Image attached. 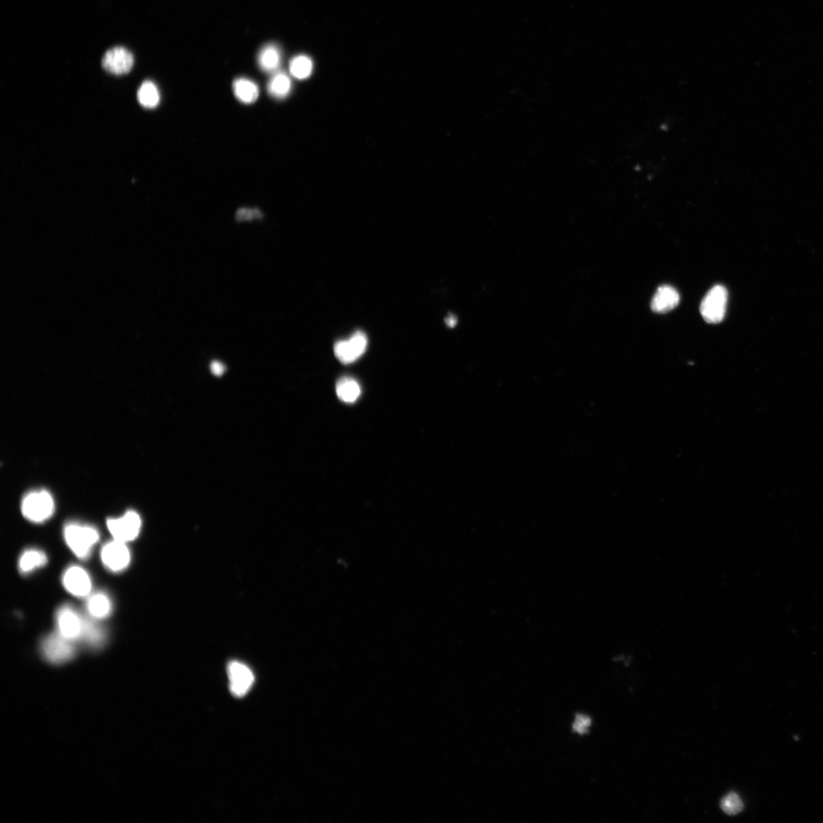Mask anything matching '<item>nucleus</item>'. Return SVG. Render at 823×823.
<instances>
[{"label": "nucleus", "instance_id": "nucleus-9", "mask_svg": "<svg viewBox=\"0 0 823 823\" xmlns=\"http://www.w3.org/2000/svg\"><path fill=\"white\" fill-rule=\"evenodd\" d=\"M58 632L63 637L76 641L81 638L83 628V617L73 607L63 606L57 614Z\"/></svg>", "mask_w": 823, "mask_h": 823}, {"label": "nucleus", "instance_id": "nucleus-19", "mask_svg": "<svg viewBox=\"0 0 823 823\" xmlns=\"http://www.w3.org/2000/svg\"><path fill=\"white\" fill-rule=\"evenodd\" d=\"M291 90V79L283 72L275 73L268 84V91L270 96L278 99L286 98Z\"/></svg>", "mask_w": 823, "mask_h": 823}, {"label": "nucleus", "instance_id": "nucleus-25", "mask_svg": "<svg viewBox=\"0 0 823 823\" xmlns=\"http://www.w3.org/2000/svg\"><path fill=\"white\" fill-rule=\"evenodd\" d=\"M210 369L214 376L220 377L225 372L226 367L222 362L214 361L211 364Z\"/></svg>", "mask_w": 823, "mask_h": 823}, {"label": "nucleus", "instance_id": "nucleus-3", "mask_svg": "<svg viewBox=\"0 0 823 823\" xmlns=\"http://www.w3.org/2000/svg\"><path fill=\"white\" fill-rule=\"evenodd\" d=\"M727 300L726 287L717 285L710 289L700 304V311L705 321L709 323L722 322L726 314Z\"/></svg>", "mask_w": 823, "mask_h": 823}, {"label": "nucleus", "instance_id": "nucleus-2", "mask_svg": "<svg viewBox=\"0 0 823 823\" xmlns=\"http://www.w3.org/2000/svg\"><path fill=\"white\" fill-rule=\"evenodd\" d=\"M21 508L23 516L27 519L41 523L51 517L54 511V502L49 492L35 491L25 495Z\"/></svg>", "mask_w": 823, "mask_h": 823}, {"label": "nucleus", "instance_id": "nucleus-23", "mask_svg": "<svg viewBox=\"0 0 823 823\" xmlns=\"http://www.w3.org/2000/svg\"><path fill=\"white\" fill-rule=\"evenodd\" d=\"M591 724L592 719L590 717L585 714H578L576 717L573 729L575 733L579 735H584L588 732V728L590 727Z\"/></svg>", "mask_w": 823, "mask_h": 823}, {"label": "nucleus", "instance_id": "nucleus-21", "mask_svg": "<svg viewBox=\"0 0 823 823\" xmlns=\"http://www.w3.org/2000/svg\"><path fill=\"white\" fill-rule=\"evenodd\" d=\"M313 62L307 56H297L290 63V72L299 80H304L311 76Z\"/></svg>", "mask_w": 823, "mask_h": 823}, {"label": "nucleus", "instance_id": "nucleus-5", "mask_svg": "<svg viewBox=\"0 0 823 823\" xmlns=\"http://www.w3.org/2000/svg\"><path fill=\"white\" fill-rule=\"evenodd\" d=\"M42 648L45 658L56 664L68 662L75 654L73 641L63 637L58 631L45 638Z\"/></svg>", "mask_w": 823, "mask_h": 823}, {"label": "nucleus", "instance_id": "nucleus-24", "mask_svg": "<svg viewBox=\"0 0 823 823\" xmlns=\"http://www.w3.org/2000/svg\"><path fill=\"white\" fill-rule=\"evenodd\" d=\"M261 217H263V214L258 209H241L237 213V219L238 221H251L254 218H261Z\"/></svg>", "mask_w": 823, "mask_h": 823}, {"label": "nucleus", "instance_id": "nucleus-12", "mask_svg": "<svg viewBox=\"0 0 823 823\" xmlns=\"http://www.w3.org/2000/svg\"><path fill=\"white\" fill-rule=\"evenodd\" d=\"M680 296L674 287L663 285L658 288L651 303L652 311L665 314L675 309L679 304Z\"/></svg>", "mask_w": 823, "mask_h": 823}, {"label": "nucleus", "instance_id": "nucleus-16", "mask_svg": "<svg viewBox=\"0 0 823 823\" xmlns=\"http://www.w3.org/2000/svg\"><path fill=\"white\" fill-rule=\"evenodd\" d=\"M90 647L100 648L104 644L106 634L97 623L83 617V628L81 638Z\"/></svg>", "mask_w": 823, "mask_h": 823}, {"label": "nucleus", "instance_id": "nucleus-22", "mask_svg": "<svg viewBox=\"0 0 823 823\" xmlns=\"http://www.w3.org/2000/svg\"><path fill=\"white\" fill-rule=\"evenodd\" d=\"M722 808L727 815H737L743 810V803L736 793H729L722 800Z\"/></svg>", "mask_w": 823, "mask_h": 823}, {"label": "nucleus", "instance_id": "nucleus-26", "mask_svg": "<svg viewBox=\"0 0 823 823\" xmlns=\"http://www.w3.org/2000/svg\"><path fill=\"white\" fill-rule=\"evenodd\" d=\"M446 323L448 326L453 327L456 324V320L454 316H448L446 319Z\"/></svg>", "mask_w": 823, "mask_h": 823}, {"label": "nucleus", "instance_id": "nucleus-6", "mask_svg": "<svg viewBox=\"0 0 823 823\" xmlns=\"http://www.w3.org/2000/svg\"><path fill=\"white\" fill-rule=\"evenodd\" d=\"M368 342L366 333L362 331L355 332L349 339L341 340L335 344V357L345 364L357 361L366 352Z\"/></svg>", "mask_w": 823, "mask_h": 823}, {"label": "nucleus", "instance_id": "nucleus-18", "mask_svg": "<svg viewBox=\"0 0 823 823\" xmlns=\"http://www.w3.org/2000/svg\"><path fill=\"white\" fill-rule=\"evenodd\" d=\"M47 563H48V558L44 552L30 549L25 550L22 555L18 567H20L23 574H27L37 568L44 567Z\"/></svg>", "mask_w": 823, "mask_h": 823}, {"label": "nucleus", "instance_id": "nucleus-13", "mask_svg": "<svg viewBox=\"0 0 823 823\" xmlns=\"http://www.w3.org/2000/svg\"><path fill=\"white\" fill-rule=\"evenodd\" d=\"M233 92L237 99L245 104H252L259 98V90L254 82L240 78L233 82Z\"/></svg>", "mask_w": 823, "mask_h": 823}, {"label": "nucleus", "instance_id": "nucleus-10", "mask_svg": "<svg viewBox=\"0 0 823 823\" xmlns=\"http://www.w3.org/2000/svg\"><path fill=\"white\" fill-rule=\"evenodd\" d=\"M65 588L73 595L87 597L92 589L90 576L85 569L78 566H73L66 570L63 576Z\"/></svg>", "mask_w": 823, "mask_h": 823}, {"label": "nucleus", "instance_id": "nucleus-20", "mask_svg": "<svg viewBox=\"0 0 823 823\" xmlns=\"http://www.w3.org/2000/svg\"><path fill=\"white\" fill-rule=\"evenodd\" d=\"M137 99L144 107L154 109L160 102V92L154 82L146 81L138 90Z\"/></svg>", "mask_w": 823, "mask_h": 823}, {"label": "nucleus", "instance_id": "nucleus-14", "mask_svg": "<svg viewBox=\"0 0 823 823\" xmlns=\"http://www.w3.org/2000/svg\"><path fill=\"white\" fill-rule=\"evenodd\" d=\"M87 607L88 612L92 617L97 619H103L110 614L111 602L107 595L97 593L89 598Z\"/></svg>", "mask_w": 823, "mask_h": 823}, {"label": "nucleus", "instance_id": "nucleus-1", "mask_svg": "<svg viewBox=\"0 0 823 823\" xmlns=\"http://www.w3.org/2000/svg\"><path fill=\"white\" fill-rule=\"evenodd\" d=\"M63 536L68 547L75 555L85 559L99 540V532L94 528L69 524L63 530Z\"/></svg>", "mask_w": 823, "mask_h": 823}, {"label": "nucleus", "instance_id": "nucleus-11", "mask_svg": "<svg viewBox=\"0 0 823 823\" xmlns=\"http://www.w3.org/2000/svg\"><path fill=\"white\" fill-rule=\"evenodd\" d=\"M101 64L102 68L110 73L125 74L132 69L134 57L132 53L124 48H115L106 53Z\"/></svg>", "mask_w": 823, "mask_h": 823}, {"label": "nucleus", "instance_id": "nucleus-8", "mask_svg": "<svg viewBox=\"0 0 823 823\" xmlns=\"http://www.w3.org/2000/svg\"><path fill=\"white\" fill-rule=\"evenodd\" d=\"M228 672L231 693L238 698L246 695L254 683V673L245 664L237 661L229 664Z\"/></svg>", "mask_w": 823, "mask_h": 823}, {"label": "nucleus", "instance_id": "nucleus-7", "mask_svg": "<svg viewBox=\"0 0 823 823\" xmlns=\"http://www.w3.org/2000/svg\"><path fill=\"white\" fill-rule=\"evenodd\" d=\"M102 563L111 572L123 571L130 562V553L126 543L117 540L109 542L101 551Z\"/></svg>", "mask_w": 823, "mask_h": 823}, {"label": "nucleus", "instance_id": "nucleus-17", "mask_svg": "<svg viewBox=\"0 0 823 823\" xmlns=\"http://www.w3.org/2000/svg\"><path fill=\"white\" fill-rule=\"evenodd\" d=\"M258 63L266 73L277 71L280 63V53L274 44H268L259 54Z\"/></svg>", "mask_w": 823, "mask_h": 823}, {"label": "nucleus", "instance_id": "nucleus-4", "mask_svg": "<svg viewBox=\"0 0 823 823\" xmlns=\"http://www.w3.org/2000/svg\"><path fill=\"white\" fill-rule=\"evenodd\" d=\"M142 525V519L134 511H129L123 517L109 519L107 521L111 535L115 540L124 543L132 541L138 537Z\"/></svg>", "mask_w": 823, "mask_h": 823}, {"label": "nucleus", "instance_id": "nucleus-15", "mask_svg": "<svg viewBox=\"0 0 823 823\" xmlns=\"http://www.w3.org/2000/svg\"><path fill=\"white\" fill-rule=\"evenodd\" d=\"M336 395L344 403H354L361 395V388L354 378L345 377L336 383Z\"/></svg>", "mask_w": 823, "mask_h": 823}]
</instances>
